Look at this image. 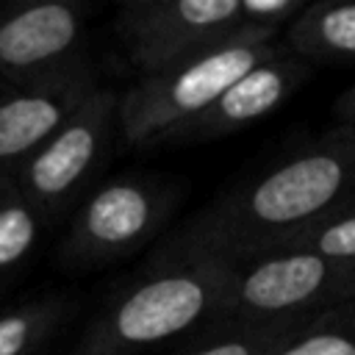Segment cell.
<instances>
[{
	"label": "cell",
	"instance_id": "cell-1",
	"mask_svg": "<svg viewBox=\"0 0 355 355\" xmlns=\"http://www.w3.org/2000/svg\"><path fill=\"white\" fill-rule=\"evenodd\" d=\"M349 200H355V125H338L258 178L219 194L161 241L150 263L208 258L241 266Z\"/></svg>",
	"mask_w": 355,
	"mask_h": 355
},
{
	"label": "cell",
	"instance_id": "cell-2",
	"mask_svg": "<svg viewBox=\"0 0 355 355\" xmlns=\"http://www.w3.org/2000/svg\"><path fill=\"white\" fill-rule=\"evenodd\" d=\"M230 263H147L139 280L114 294L86 324L69 355H144L158 344L208 327L227 294Z\"/></svg>",
	"mask_w": 355,
	"mask_h": 355
},
{
	"label": "cell",
	"instance_id": "cell-3",
	"mask_svg": "<svg viewBox=\"0 0 355 355\" xmlns=\"http://www.w3.org/2000/svg\"><path fill=\"white\" fill-rule=\"evenodd\" d=\"M275 28L250 25L239 39L161 75L139 78L119 94V136L130 147H155L169 130L205 111L250 69L277 58Z\"/></svg>",
	"mask_w": 355,
	"mask_h": 355
},
{
	"label": "cell",
	"instance_id": "cell-4",
	"mask_svg": "<svg viewBox=\"0 0 355 355\" xmlns=\"http://www.w3.org/2000/svg\"><path fill=\"white\" fill-rule=\"evenodd\" d=\"M355 302V261L272 252L233 269L216 319L200 333L291 316H322Z\"/></svg>",
	"mask_w": 355,
	"mask_h": 355
},
{
	"label": "cell",
	"instance_id": "cell-5",
	"mask_svg": "<svg viewBox=\"0 0 355 355\" xmlns=\"http://www.w3.org/2000/svg\"><path fill=\"white\" fill-rule=\"evenodd\" d=\"M250 25L258 22L247 19L244 0H133L119 8L114 31L130 67L150 78L239 39Z\"/></svg>",
	"mask_w": 355,
	"mask_h": 355
},
{
	"label": "cell",
	"instance_id": "cell-6",
	"mask_svg": "<svg viewBox=\"0 0 355 355\" xmlns=\"http://www.w3.org/2000/svg\"><path fill=\"white\" fill-rule=\"evenodd\" d=\"M116 133L119 94L97 86L58 133L22 164L14 189L42 214L44 222L58 216L100 169Z\"/></svg>",
	"mask_w": 355,
	"mask_h": 355
},
{
	"label": "cell",
	"instance_id": "cell-7",
	"mask_svg": "<svg viewBox=\"0 0 355 355\" xmlns=\"http://www.w3.org/2000/svg\"><path fill=\"white\" fill-rule=\"evenodd\" d=\"M172 191L147 178H116L94 189L75 214L58 261L67 269H97L150 244L166 225Z\"/></svg>",
	"mask_w": 355,
	"mask_h": 355
},
{
	"label": "cell",
	"instance_id": "cell-8",
	"mask_svg": "<svg viewBox=\"0 0 355 355\" xmlns=\"http://www.w3.org/2000/svg\"><path fill=\"white\" fill-rule=\"evenodd\" d=\"M97 89L83 58L44 78L19 83L0 97V175L22 169V164L58 133V128Z\"/></svg>",
	"mask_w": 355,
	"mask_h": 355
},
{
	"label": "cell",
	"instance_id": "cell-9",
	"mask_svg": "<svg viewBox=\"0 0 355 355\" xmlns=\"http://www.w3.org/2000/svg\"><path fill=\"white\" fill-rule=\"evenodd\" d=\"M83 11L67 0H36L0 17V75L28 83L78 61Z\"/></svg>",
	"mask_w": 355,
	"mask_h": 355
},
{
	"label": "cell",
	"instance_id": "cell-10",
	"mask_svg": "<svg viewBox=\"0 0 355 355\" xmlns=\"http://www.w3.org/2000/svg\"><path fill=\"white\" fill-rule=\"evenodd\" d=\"M308 72V64L288 50H283L277 58L250 69L244 78H239L225 94H219L205 111L191 116L189 122L169 130L155 147H189L214 141L222 136H230L241 130L244 125L269 116L283 100L294 94V89L302 83Z\"/></svg>",
	"mask_w": 355,
	"mask_h": 355
},
{
	"label": "cell",
	"instance_id": "cell-11",
	"mask_svg": "<svg viewBox=\"0 0 355 355\" xmlns=\"http://www.w3.org/2000/svg\"><path fill=\"white\" fill-rule=\"evenodd\" d=\"M288 53L316 64H355V3H313L288 22Z\"/></svg>",
	"mask_w": 355,
	"mask_h": 355
},
{
	"label": "cell",
	"instance_id": "cell-12",
	"mask_svg": "<svg viewBox=\"0 0 355 355\" xmlns=\"http://www.w3.org/2000/svg\"><path fill=\"white\" fill-rule=\"evenodd\" d=\"M319 316H291L258 324H233L211 333H197L194 347L178 355H275L286 341L300 336Z\"/></svg>",
	"mask_w": 355,
	"mask_h": 355
},
{
	"label": "cell",
	"instance_id": "cell-13",
	"mask_svg": "<svg viewBox=\"0 0 355 355\" xmlns=\"http://www.w3.org/2000/svg\"><path fill=\"white\" fill-rule=\"evenodd\" d=\"M69 313V300L39 297L0 313V355H36L44 341L61 327Z\"/></svg>",
	"mask_w": 355,
	"mask_h": 355
},
{
	"label": "cell",
	"instance_id": "cell-14",
	"mask_svg": "<svg viewBox=\"0 0 355 355\" xmlns=\"http://www.w3.org/2000/svg\"><path fill=\"white\" fill-rule=\"evenodd\" d=\"M42 225V214L17 189L0 197V286L22 269L39 241Z\"/></svg>",
	"mask_w": 355,
	"mask_h": 355
},
{
	"label": "cell",
	"instance_id": "cell-15",
	"mask_svg": "<svg viewBox=\"0 0 355 355\" xmlns=\"http://www.w3.org/2000/svg\"><path fill=\"white\" fill-rule=\"evenodd\" d=\"M291 250L316 252V255L341 258V261H355V200L344 202L341 208L330 211L319 222L283 239L272 252H291Z\"/></svg>",
	"mask_w": 355,
	"mask_h": 355
},
{
	"label": "cell",
	"instance_id": "cell-16",
	"mask_svg": "<svg viewBox=\"0 0 355 355\" xmlns=\"http://www.w3.org/2000/svg\"><path fill=\"white\" fill-rule=\"evenodd\" d=\"M275 355H355V324L344 322L338 311L322 313Z\"/></svg>",
	"mask_w": 355,
	"mask_h": 355
},
{
	"label": "cell",
	"instance_id": "cell-17",
	"mask_svg": "<svg viewBox=\"0 0 355 355\" xmlns=\"http://www.w3.org/2000/svg\"><path fill=\"white\" fill-rule=\"evenodd\" d=\"M333 111L338 116V125H355V83L336 100Z\"/></svg>",
	"mask_w": 355,
	"mask_h": 355
},
{
	"label": "cell",
	"instance_id": "cell-18",
	"mask_svg": "<svg viewBox=\"0 0 355 355\" xmlns=\"http://www.w3.org/2000/svg\"><path fill=\"white\" fill-rule=\"evenodd\" d=\"M336 311H338V316H341L344 322L355 324V302H349V305H344V308H336Z\"/></svg>",
	"mask_w": 355,
	"mask_h": 355
}]
</instances>
